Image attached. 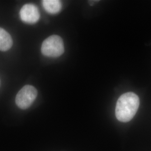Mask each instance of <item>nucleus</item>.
<instances>
[{"mask_svg": "<svg viewBox=\"0 0 151 151\" xmlns=\"http://www.w3.org/2000/svg\"><path fill=\"white\" fill-rule=\"evenodd\" d=\"M139 106V97L133 92H127L119 97L115 108V115L121 122H128L133 118Z\"/></svg>", "mask_w": 151, "mask_h": 151, "instance_id": "1", "label": "nucleus"}, {"mask_svg": "<svg viewBox=\"0 0 151 151\" xmlns=\"http://www.w3.org/2000/svg\"><path fill=\"white\" fill-rule=\"evenodd\" d=\"M41 51L42 54L49 57H58L65 52L62 39L60 36L53 35L44 40Z\"/></svg>", "mask_w": 151, "mask_h": 151, "instance_id": "2", "label": "nucleus"}, {"mask_svg": "<svg viewBox=\"0 0 151 151\" xmlns=\"http://www.w3.org/2000/svg\"><path fill=\"white\" fill-rule=\"evenodd\" d=\"M37 95L38 91L34 87L26 85L23 87L16 95V105L22 109H27L32 105Z\"/></svg>", "mask_w": 151, "mask_h": 151, "instance_id": "3", "label": "nucleus"}, {"mask_svg": "<svg viewBox=\"0 0 151 151\" xmlns=\"http://www.w3.org/2000/svg\"><path fill=\"white\" fill-rule=\"evenodd\" d=\"M20 17L22 22L32 24L39 20L40 13L36 6L27 4L22 7L20 11Z\"/></svg>", "mask_w": 151, "mask_h": 151, "instance_id": "4", "label": "nucleus"}, {"mask_svg": "<svg viewBox=\"0 0 151 151\" xmlns=\"http://www.w3.org/2000/svg\"><path fill=\"white\" fill-rule=\"evenodd\" d=\"M12 39L11 35L5 29L0 27V50L7 51L12 45Z\"/></svg>", "mask_w": 151, "mask_h": 151, "instance_id": "5", "label": "nucleus"}, {"mask_svg": "<svg viewBox=\"0 0 151 151\" xmlns=\"http://www.w3.org/2000/svg\"><path fill=\"white\" fill-rule=\"evenodd\" d=\"M42 4L44 9L52 14H57L61 10V2L58 0H44Z\"/></svg>", "mask_w": 151, "mask_h": 151, "instance_id": "6", "label": "nucleus"}]
</instances>
